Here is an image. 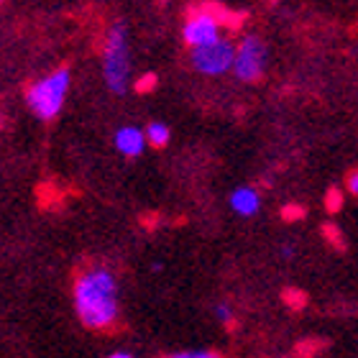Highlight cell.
Returning a JSON list of instances; mask_svg holds the SVG:
<instances>
[{"instance_id":"cell-4","label":"cell","mask_w":358,"mask_h":358,"mask_svg":"<svg viewBox=\"0 0 358 358\" xmlns=\"http://www.w3.org/2000/svg\"><path fill=\"white\" fill-rule=\"evenodd\" d=\"M236 52L238 46H233V41L220 38L215 44L192 49V67L202 75H223L236 64Z\"/></svg>"},{"instance_id":"cell-1","label":"cell","mask_w":358,"mask_h":358,"mask_svg":"<svg viewBox=\"0 0 358 358\" xmlns=\"http://www.w3.org/2000/svg\"><path fill=\"white\" fill-rule=\"evenodd\" d=\"M75 307L87 328H108L118 317V284L108 268H92L75 284Z\"/></svg>"},{"instance_id":"cell-13","label":"cell","mask_w":358,"mask_h":358,"mask_svg":"<svg viewBox=\"0 0 358 358\" xmlns=\"http://www.w3.org/2000/svg\"><path fill=\"white\" fill-rule=\"evenodd\" d=\"M169 358H220L215 351H182V353H174Z\"/></svg>"},{"instance_id":"cell-16","label":"cell","mask_w":358,"mask_h":358,"mask_svg":"<svg viewBox=\"0 0 358 358\" xmlns=\"http://www.w3.org/2000/svg\"><path fill=\"white\" fill-rule=\"evenodd\" d=\"M284 299H287L289 305H297V307L305 305V297H302V292H294V289H287V292H284Z\"/></svg>"},{"instance_id":"cell-7","label":"cell","mask_w":358,"mask_h":358,"mask_svg":"<svg viewBox=\"0 0 358 358\" xmlns=\"http://www.w3.org/2000/svg\"><path fill=\"white\" fill-rule=\"evenodd\" d=\"M115 146L126 157H138L143 151V146H146V131H141V128L136 126L120 128L118 134H115Z\"/></svg>"},{"instance_id":"cell-11","label":"cell","mask_w":358,"mask_h":358,"mask_svg":"<svg viewBox=\"0 0 358 358\" xmlns=\"http://www.w3.org/2000/svg\"><path fill=\"white\" fill-rule=\"evenodd\" d=\"M322 233H325V238L333 243V246H338V248H345V243H343V238H341V228L338 225H333V223H325L322 225Z\"/></svg>"},{"instance_id":"cell-9","label":"cell","mask_w":358,"mask_h":358,"mask_svg":"<svg viewBox=\"0 0 358 358\" xmlns=\"http://www.w3.org/2000/svg\"><path fill=\"white\" fill-rule=\"evenodd\" d=\"M169 136H172V131H169V126H164V123H149V128H146V141H149L151 146H157V149H162V146L169 143Z\"/></svg>"},{"instance_id":"cell-19","label":"cell","mask_w":358,"mask_h":358,"mask_svg":"<svg viewBox=\"0 0 358 358\" xmlns=\"http://www.w3.org/2000/svg\"><path fill=\"white\" fill-rule=\"evenodd\" d=\"M282 254H284V259H289V256H292V254H294V248H292V246H289V243H287V246H284V248H282Z\"/></svg>"},{"instance_id":"cell-5","label":"cell","mask_w":358,"mask_h":358,"mask_svg":"<svg viewBox=\"0 0 358 358\" xmlns=\"http://www.w3.org/2000/svg\"><path fill=\"white\" fill-rule=\"evenodd\" d=\"M264 67H266V44L259 36H243L236 52V64L233 72L241 83H256L262 80Z\"/></svg>"},{"instance_id":"cell-3","label":"cell","mask_w":358,"mask_h":358,"mask_svg":"<svg viewBox=\"0 0 358 358\" xmlns=\"http://www.w3.org/2000/svg\"><path fill=\"white\" fill-rule=\"evenodd\" d=\"M67 90H69V72L67 69H57L54 75L44 77L41 83L31 85L26 100H29L31 110L36 113L38 118L49 120L62 110Z\"/></svg>"},{"instance_id":"cell-17","label":"cell","mask_w":358,"mask_h":358,"mask_svg":"<svg viewBox=\"0 0 358 358\" xmlns=\"http://www.w3.org/2000/svg\"><path fill=\"white\" fill-rule=\"evenodd\" d=\"M345 187H348V192L358 197V169H353V172L348 174V179H345Z\"/></svg>"},{"instance_id":"cell-15","label":"cell","mask_w":358,"mask_h":358,"mask_svg":"<svg viewBox=\"0 0 358 358\" xmlns=\"http://www.w3.org/2000/svg\"><path fill=\"white\" fill-rule=\"evenodd\" d=\"M215 317H217L220 322H225V325H231V322H233V317H231V307H228V305H217V307H215Z\"/></svg>"},{"instance_id":"cell-8","label":"cell","mask_w":358,"mask_h":358,"mask_svg":"<svg viewBox=\"0 0 358 358\" xmlns=\"http://www.w3.org/2000/svg\"><path fill=\"white\" fill-rule=\"evenodd\" d=\"M231 208L243 217H251L259 213L262 208V197L256 192L254 187H238L236 192L231 194Z\"/></svg>"},{"instance_id":"cell-6","label":"cell","mask_w":358,"mask_h":358,"mask_svg":"<svg viewBox=\"0 0 358 358\" xmlns=\"http://www.w3.org/2000/svg\"><path fill=\"white\" fill-rule=\"evenodd\" d=\"M182 36L192 49L215 44L220 41V15H215L213 10H197L187 18Z\"/></svg>"},{"instance_id":"cell-18","label":"cell","mask_w":358,"mask_h":358,"mask_svg":"<svg viewBox=\"0 0 358 358\" xmlns=\"http://www.w3.org/2000/svg\"><path fill=\"white\" fill-rule=\"evenodd\" d=\"M108 358H134L131 353H126V351H118V353H110Z\"/></svg>"},{"instance_id":"cell-12","label":"cell","mask_w":358,"mask_h":358,"mask_svg":"<svg viewBox=\"0 0 358 358\" xmlns=\"http://www.w3.org/2000/svg\"><path fill=\"white\" fill-rule=\"evenodd\" d=\"M282 217L287 220V223H292V220H302V217H305V208H302V205H284Z\"/></svg>"},{"instance_id":"cell-10","label":"cell","mask_w":358,"mask_h":358,"mask_svg":"<svg viewBox=\"0 0 358 358\" xmlns=\"http://www.w3.org/2000/svg\"><path fill=\"white\" fill-rule=\"evenodd\" d=\"M325 208H328V213H338V210L343 208V192L338 187H330L328 192H325Z\"/></svg>"},{"instance_id":"cell-2","label":"cell","mask_w":358,"mask_h":358,"mask_svg":"<svg viewBox=\"0 0 358 358\" xmlns=\"http://www.w3.org/2000/svg\"><path fill=\"white\" fill-rule=\"evenodd\" d=\"M105 83L108 87L115 92V95H123L128 87V69H131V62H128V36H126V26L123 23H115L105 38Z\"/></svg>"},{"instance_id":"cell-14","label":"cell","mask_w":358,"mask_h":358,"mask_svg":"<svg viewBox=\"0 0 358 358\" xmlns=\"http://www.w3.org/2000/svg\"><path fill=\"white\" fill-rule=\"evenodd\" d=\"M154 85H157V75H143L136 83V87H138V92H149V90H154Z\"/></svg>"}]
</instances>
